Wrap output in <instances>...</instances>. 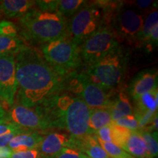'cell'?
Returning <instances> with one entry per match:
<instances>
[{
	"label": "cell",
	"instance_id": "1",
	"mask_svg": "<svg viewBox=\"0 0 158 158\" xmlns=\"http://www.w3.org/2000/svg\"><path fill=\"white\" fill-rule=\"evenodd\" d=\"M15 58L17 81L15 102L35 108L66 92V76L53 68L35 48L27 46Z\"/></svg>",
	"mask_w": 158,
	"mask_h": 158
},
{
	"label": "cell",
	"instance_id": "2",
	"mask_svg": "<svg viewBox=\"0 0 158 158\" xmlns=\"http://www.w3.org/2000/svg\"><path fill=\"white\" fill-rule=\"evenodd\" d=\"M51 128L66 130L70 137L78 138L90 135L89 118L90 108L80 98L64 92L43 106L35 108Z\"/></svg>",
	"mask_w": 158,
	"mask_h": 158
},
{
	"label": "cell",
	"instance_id": "3",
	"mask_svg": "<svg viewBox=\"0 0 158 158\" xmlns=\"http://www.w3.org/2000/svg\"><path fill=\"white\" fill-rule=\"evenodd\" d=\"M68 21L59 13L42 12L36 7L19 19L18 32L33 44L52 42L68 35Z\"/></svg>",
	"mask_w": 158,
	"mask_h": 158
},
{
	"label": "cell",
	"instance_id": "4",
	"mask_svg": "<svg viewBox=\"0 0 158 158\" xmlns=\"http://www.w3.org/2000/svg\"><path fill=\"white\" fill-rule=\"evenodd\" d=\"M127 62L128 54L119 45L95 64L87 67L84 72L92 82L109 91L121 83Z\"/></svg>",
	"mask_w": 158,
	"mask_h": 158
},
{
	"label": "cell",
	"instance_id": "5",
	"mask_svg": "<svg viewBox=\"0 0 158 158\" xmlns=\"http://www.w3.org/2000/svg\"><path fill=\"white\" fill-rule=\"evenodd\" d=\"M106 13L95 2H86L68 21V36L79 47L102 26L108 24Z\"/></svg>",
	"mask_w": 158,
	"mask_h": 158
},
{
	"label": "cell",
	"instance_id": "6",
	"mask_svg": "<svg viewBox=\"0 0 158 158\" xmlns=\"http://www.w3.org/2000/svg\"><path fill=\"white\" fill-rule=\"evenodd\" d=\"M40 52L53 68L64 76L77 71L81 66L79 47L68 35L40 45Z\"/></svg>",
	"mask_w": 158,
	"mask_h": 158
},
{
	"label": "cell",
	"instance_id": "7",
	"mask_svg": "<svg viewBox=\"0 0 158 158\" xmlns=\"http://www.w3.org/2000/svg\"><path fill=\"white\" fill-rule=\"evenodd\" d=\"M66 92L82 100L90 109L108 108L110 103L108 91L92 82L84 71L66 76Z\"/></svg>",
	"mask_w": 158,
	"mask_h": 158
},
{
	"label": "cell",
	"instance_id": "8",
	"mask_svg": "<svg viewBox=\"0 0 158 158\" xmlns=\"http://www.w3.org/2000/svg\"><path fill=\"white\" fill-rule=\"evenodd\" d=\"M119 46L112 27L106 24L79 46L81 61L87 67L95 64Z\"/></svg>",
	"mask_w": 158,
	"mask_h": 158
},
{
	"label": "cell",
	"instance_id": "9",
	"mask_svg": "<svg viewBox=\"0 0 158 158\" xmlns=\"http://www.w3.org/2000/svg\"><path fill=\"white\" fill-rule=\"evenodd\" d=\"M110 23L117 39L118 37L130 43H135L138 41L143 19L141 15L133 10L121 7L114 15Z\"/></svg>",
	"mask_w": 158,
	"mask_h": 158
},
{
	"label": "cell",
	"instance_id": "10",
	"mask_svg": "<svg viewBox=\"0 0 158 158\" xmlns=\"http://www.w3.org/2000/svg\"><path fill=\"white\" fill-rule=\"evenodd\" d=\"M15 55H0V102L10 107L14 104L17 92Z\"/></svg>",
	"mask_w": 158,
	"mask_h": 158
},
{
	"label": "cell",
	"instance_id": "11",
	"mask_svg": "<svg viewBox=\"0 0 158 158\" xmlns=\"http://www.w3.org/2000/svg\"><path fill=\"white\" fill-rule=\"evenodd\" d=\"M7 122H11L28 131L50 129L48 122L37 108H27L17 102L10 106L7 112Z\"/></svg>",
	"mask_w": 158,
	"mask_h": 158
},
{
	"label": "cell",
	"instance_id": "12",
	"mask_svg": "<svg viewBox=\"0 0 158 158\" xmlns=\"http://www.w3.org/2000/svg\"><path fill=\"white\" fill-rule=\"evenodd\" d=\"M157 69H146L133 78L128 86V93L134 101L147 92L157 89Z\"/></svg>",
	"mask_w": 158,
	"mask_h": 158
},
{
	"label": "cell",
	"instance_id": "13",
	"mask_svg": "<svg viewBox=\"0 0 158 158\" xmlns=\"http://www.w3.org/2000/svg\"><path fill=\"white\" fill-rule=\"evenodd\" d=\"M70 135L62 133H50L43 138L37 149L41 158H52L68 146Z\"/></svg>",
	"mask_w": 158,
	"mask_h": 158
},
{
	"label": "cell",
	"instance_id": "14",
	"mask_svg": "<svg viewBox=\"0 0 158 158\" xmlns=\"http://www.w3.org/2000/svg\"><path fill=\"white\" fill-rule=\"evenodd\" d=\"M35 7L32 0H2L0 1V14L7 19H20Z\"/></svg>",
	"mask_w": 158,
	"mask_h": 158
},
{
	"label": "cell",
	"instance_id": "15",
	"mask_svg": "<svg viewBox=\"0 0 158 158\" xmlns=\"http://www.w3.org/2000/svg\"><path fill=\"white\" fill-rule=\"evenodd\" d=\"M43 138V136L37 132L21 133L11 140L7 147L13 152L37 149Z\"/></svg>",
	"mask_w": 158,
	"mask_h": 158
},
{
	"label": "cell",
	"instance_id": "16",
	"mask_svg": "<svg viewBox=\"0 0 158 158\" xmlns=\"http://www.w3.org/2000/svg\"><path fill=\"white\" fill-rule=\"evenodd\" d=\"M122 149L135 158H151L147 144L138 130L131 131Z\"/></svg>",
	"mask_w": 158,
	"mask_h": 158
},
{
	"label": "cell",
	"instance_id": "17",
	"mask_svg": "<svg viewBox=\"0 0 158 158\" xmlns=\"http://www.w3.org/2000/svg\"><path fill=\"white\" fill-rule=\"evenodd\" d=\"M111 119L113 122L123 116L131 115L133 110L128 96L124 92H121L117 94L114 100H110L108 106Z\"/></svg>",
	"mask_w": 158,
	"mask_h": 158
},
{
	"label": "cell",
	"instance_id": "18",
	"mask_svg": "<svg viewBox=\"0 0 158 158\" xmlns=\"http://www.w3.org/2000/svg\"><path fill=\"white\" fill-rule=\"evenodd\" d=\"M113 122L108 108H92L89 110V130L90 135H93L100 128L108 125Z\"/></svg>",
	"mask_w": 158,
	"mask_h": 158
},
{
	"label": "cell",
	"instance_id": "19",
	"mask_svg": "<svg viewBox=\"0 0 158 158\" xmlns=\"http://www.w3.org/2000/svg\"><path fill=\"white\" fill-rule=\"evenodd\" d=\"M27 45L18 35H4L0 36V55H16Z\"/></svg>",
	"mask_w": 158,
	"mask_h": 158
},
{
	"label": "cell",
	"instance_id": "20",
	"mask_svg": "<svg viewBox=\"0 0 158 158\" xmlns=\"http://www.w3.org/2000/svg\"><path fill=\"white\" fill-rule=\"evenodd\" d=\"M157 89L143 94L138 100H135V108L134 113L135 114H139L145 113L148 110L157 111Z\"/></svg>",
	"mask_w": 158,
	"mask_h": 158
},
{
	"label": "cell",
	"instance_id": "21",
	"mask_svg": "<svg viewBox=\"0 0 158 158\" xmlns=\"http://www.w3.org/2000/svg\"><path fill=\"white\" fill-rule=\"evenodd\" d=\"M86 2L84 0H58L57 13L65 19L72 18Z\"/></svg>",
	"mask_w": 158,
	"mask_h": 158
},
{
	"label": "cell",
	"instance_id": "22",
	"mask_svg": "<svg viewBox=\"0 0 158 158\" xmlns=\"http://www.w3.org/2000/svg\"><path fill=\"white\" fill-rule=\"evenodd\" d=\"M158 25V12L157 10H153L150 12L147 17L146 18L145 21H143V27H142L141 33L138 37V42L141 43V45L147 40L148 37L149 36L150 33L154 27Z\"/></svg>",
	"mask_w": 158,
	"mask_h": 158
},
{
	"label": "cell",
	"instance_id": "23",
	"mask_svg": "<svg viewBox=\"0 0 158 158\" xmlns=\"http://www.w3.org/2000/svg\"><path fill=\"white\" fill-rule=\"evenodd\" d=\"M143 139L145 141L151 158L157 157L158 144H157V132H151L147 129L138 130Z\"/></svg>",
	"mask_w": 158,
	"mask_h": 158
},
{
	"label": "cell",
	"instance_id": "24",
	"mask_svg": "<svg viewBox=\"0 0 158 158\" xmlns=\"http://www.w3.org/2000/svg\"><path fill=\"white\" fill-rule=\"evenodd\" d=\"M96 138L100 147L109 155L110 158H135L130 154H128L127 152L124 151V149H122L121 147L116 145L115 143L102 141V140L99 139L97 136Z\"/></svg>",
	"mask_w": 158,
	"mask_h": 158
},
{
	"label": "cell",
	"instance_id": "25",
	"mask_svg": "<svg viewBox=\"0 0 158 158\" xmlns=\"http://www.w3.org/2000/svg\"><path fill=\"white\" fill-rule=\"evenodd\" d=\"M111 130L112 143H115L122 149L131 133V130L116 125L113 122H111Z\"/></svg>",
	"mask_w": 158,
	"mask_h": 158
},
{
	"label": "cell",
	"instance_id": "26",
	"mask_svg": "<svg viewBox=\"0 0 158 158\" xmlns=\"http://www.w3.org/2000/svg\"><path fill=\"white\" fill-rule=\"evenodd\" d=\"M113 122L116 125L124 127L126 129L131 130V131H137V130H138V122L133 114L123 116V117L118 118V120Z\"/></svg>",
	"mask_w": 158,
	"mask_h": 158
},
{
	"label": "cell",
	"instance_id": "27",
	"mask_svg": "<svg viewBox=\"0 0 158 158\" xmlns=\"http://www.w3.org/2000/svg\"><path fill=\"white\" fill-rule=\"evenodd\" d=\"M58 0H37L35 1L36 8L40 11L46 13H57Z\"/></svg>",
	"mask_w": 158,
	"mask_h": 158
},
{
	"label": "cell",
	"instance_id": "28",
	"mask_svg": "<svg viewBox=\"0 0 158 158\" xmlns=\"http://www.w3.org/2000/svg\"><path fill=\"white\" fill-rule=\"evenodd\" d=\"M18 35L17 26L11 21H0V36Z\"/></svg>",
	"mask_w": 158,
	"mask_h": 158
},
{
	"label": "cell",
	"instance_id": "29",
	"mask_svg": "<svg viewBox=\"0 0 158 158\" xmlns=\"http://www.w3.org/2000/svg\"><path fill=\"white\" fill-rule=\"evenodd\" d=\"M83 155L84 154L78 149L67 147L52 158H82Z\"/></svg>",
	"mask_w": 158,
	"mask_h": 158
},
{
	"label": "cell",
	"instance_id": "30",
	"mask_svg": "<svg viewBox=\"0 0 158 158\" xmlns=\"http://www.w3.org/2000/svg\"><path fill=\"white\" fill-rule=\"evenodd\" d=\"M98 137L99 139L102 140L105 142H110L112 143V130H111V123L108 125L100 128L94 134Z\"/></svg>",
	"mask_w": 158,
	"mask_h": 158
},
{
	"label": "cell",
	"instance_id": "31",
	"mask_svg": "<svg viewBox=\"0 0 158 158\" xmlns=\"http://www.w3.org/2000/svg\"><path fill=\"white\" fill-rule=\"evenodd\" d=\"M10 158H41V157L39 150L34 149L27 150V151L13 152Z\"/></svg>",
	"mask_w": 158,
	"mask_h": 158
},
{
	"label": "cell",
	"instance_id": "32",
	"mask_svg": "<svg viewBox=\"0 0 158 158\" xmlns=\"http://www.w3.org/2000/svg\"><path fill=\"white\" fill-rule=\"evenodd\" d=\"M14 131H23L26 132V133L27 132H31L19 127L16 124L11 123V122H6V123L0 124V136Z\"/></svg>",
	"mask_w": 158,
	"mask_h": 158
},
{
	"label": "cell",
	"instance_id": "33",
	"mask_svg": "<svg viewBox=\"0 0 158 158\" xmlns=\"http://www.w3.org/2000/svg\"><path fill=\"white\" fill-rule=\"evenodd\" d=\"M157 41H158V25L154 27L152 30L151 33H150L149 36L148 37L147 40L143 43L142 45L143 46H146L147 49H151L154 48V47L157 46Z\"/></svg>",
	"mask_w": 158,
	"mask_h": 158
},
{
	"label": "cell",
	"instance_id": "34",
	"mask_svg": "<svg viewBox=\"0 0 158 158\" xmlns=\"http://www.w3.org/2000/svg\"><path fill=\"white\" fill-rule=\"evenodd\" d=\"M26 132L23 131H14L12 132V133L5 134V135L0 136V147H7L10 142L15 136L17 135H19L21 133H24ZM28 133V132H27Z\"/></svg>",
	"mask_w": 158,
	"mask_h": 158
},
{
	"label": "cell",
	"instance_id": "35",
	"mask_svg": "<svg viewBox=\"0 0 158 158\" xmlns=\"http://www.w3.org/2000/svg\"><path fill=\"white\" fill-rule=\"evenodd\" d=\"M135 4L140 9H147L152 5H154L155 1H152V0H138V1H136Z\"/></svg>",
	"mask_w": 158,
	"mask_h": 158
},
{
	"label": "cell",
	"instance_id": "36",
	"mask_svg": "<svg viewBox=\"0 0 158 158\" xmlns=\"http://www.w3.org/2000/svg\"><path fill=\"white\" fill-rule=\"evenodd\" d=\"M13 152L7 147H0V158H10Z\"/></svg>",
	"mask_w": 158,
	"mask_h": 158
},
{
	"label": "cell",
	"instance_id": "37",
	"mask_svg": "<svg viewBox=\"0 0 158 158\" xmlns=\"http://www.w3.org/2000/svg\"><path fill=\"white\" fill-rule=\"evenodd\" d=\"M6 122H7V111L2 107V106L0 104V124L6 123Z\"/></svg>",
	"mask_w": 158,
	"mask_h": 158
},
{
	"label": "cell",
	"instance_id": "38",
	"mask_svg": "<svg viewBox=\"0 0 158 158\" xmlns=\"http://www.w3.org/2000/svg\"><path fill=\"white\" fill-rule=\"evenodd\" d=\"M82 158H90V157H87V156H86L85 155H84L82 156Z\"/></svg>",
	"mask_w": 158,
	"mask_h": 158
},
{
	"label": "cell",
	"instance_id": "39",
	"mask_svg": "<svg viewBox=\"0 0 158 158\" xmlns=\"http://www.w3.org/2000/svg\"><path fill=\"white\" fill-rule=\"evenodd\" d=\"M0 19H1V14H0Z\"/></svg>",
	"mask_w": 158,
	"mask_h": 158
}]
</instances>
